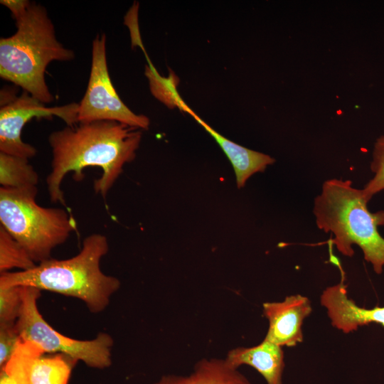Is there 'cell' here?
I'll use <instances>...</instances> for the list:
<instances>
[{"label":"cell","instance_id":"obj_1","mask_svg":"<svg viewBox=\"0 0 384 384\" xmlns=\"http://www.w3.org/2000/svg\"><path fill=\"white\" fill-rule=\"evenodd\" d=\"M141 139L139 129L110 120L79 123L52 132L48 137L51 171L46 178L50 201L65 206L61 189L65 176L73 171L74 179L81 181L87 166L102 170L93 188L105 198L124 165L135 159Z\"/></svg>","mask_w":384,"mask_h":384},{"label":"cell","instance_id":"obj_2","mask_svg":"<svg viewBox=\"0 0 384 384\" xmlns=\"http://www.w3.org/2000/svg\"><path fill=\"white\" fill-rule=\"evenodd\" d=\"M109 251L107 237L100 233L87 236L80 252L64 260L48 259L26 271L0 275L1 286H28L78 299L90 312L106 309L121 285L114 276L105 274L100 262Z\"/></svg>","mask_w":384,"mask_h":384},{"label":"cell","instance_id":"obj_3","mask_svg":"<svg viewBox=\"0 0 384 384\" xmlns=\"http://www.w3.org/2000/svg\"><path fill=\"white\" fill-rule=\"evenodd\" d=\"M14 19L16 32L0 39V76L42 103H50L53 97L45 80L46 67L54 60H72L74 53L57 41L54 26L41 5L31 3Z\"/></svg>","mask_w":384,"mask_h":384},{"label":"cell","instance_id":"obj_4","mask_svg":"<svg viewBox=\"0 0 384 384\" xmlns=\"http://www.w3.org/2000/svg\"><path fill=\"white\" fill-rule=\"evenodd\" d=\"M362 189L350 180L332 178L324 182L314 199L313 213L317 227L331 233V242L343 255L354 254L353 245L362 250L364 259L377 274L384 267V238L378 227L384 225V211L371 213Z\"/></svg>","mask_w":384,"mask_h":384},{"label":"cell","instance_id":"obj_5","mask_svg":"<svg viewBox=\"0 0 384 384\" xmlns=\"http://www.w3.org/2000/svg\"><path fill=\"white\" fill-rule=\"evenodd\" d=\"M37 194V186L1 187L0 225L38 264L51 258L52 250L68 239L76 224L65 209L39 206Z\"/></svg>","mask_w":384,"mask_h":384},{"label":"cell","instance_id":"obj_6","mask_svg":"<svg viewBox=\"0 0 384 384\" xmlns=\"http://www.w3.org/2000/svg\"><path fill=\"white\" fill-rule=\"evenodd\" d=\"M41 291L23 286V304L16 327L21 339L34 343L46 353H61L83 362L87 366L103 370L111 366L114 340L100 332L90 340L70 338L53 328L38 307Z\"/></svg>","mask_w":384,"mask_h":384},{"label":"cell","instance_id":"obj_7","mask_svg":"<svg viewBox=\"0 0 384 384\" xmlns=\"http://www.w3.org/2000/svg\"><path fill=\"white\" fill-rule=\"evenodd\" d=\"M78 123L110 120L147 129L150 121L137 114L122 101L111 81L106 58V36L97 35L92 42V64L87 87L78 104Z\"/></svg>","mask_w":384,"mask_h":384},{"label":"cell","instance_id":"obj_8","mask_svg":"<svg viewBox=\"0 0 384 384\" xmlns=\"http://www.w3.org/2000/svg\"><path fill=\"white\" fill-rule=\"evenodd\" d=\"M15 94L9 87L1 91L0 152L28 159L36 155V149L21 139L23 127L33 118L50 119L56 116L68 126L78 123V104L47 107L25 91L18 97Z\"/></svg>","mask_w":384,"mask_h":384},{"label":"cell","instance_id":"obj_9","mask_svg":"<svg viewBox=\"0 0 384 384\" xmlns=\"http://www.w3.org/2000/svg\"><path fill=\"white\" fill-rule=\"evenodd\" d=\"M45 353L34 343L21 339L0 370L16 384H68L78 361L61 353Z\"/></svg>","mask_w":384,"mask_h":384},{"label":"cell","instance_id":"obj_10","mask_svg":"<svg viewBox=\"0 0 384 384\" xmlns=\"http://www.w3.org/2000/svg\"><path fill=\"white\" fill-rule=\"evenodd\" d=\"M309 299L297 294L282 302H265L263 313L269 321L265 340L279 346H294L303 340L302 326L311 312Z\"/></svg>","mask_w":384,"mask_h":384},{"label":"cell","instance_id":"obj_11","mask_svg":"<svg viewBox=\"0 0 384 384\" xmlns=\"http://www.w3.org/2000/svg\"><path fill=\"white\" fill-rule=\"evenodd\" d=\"M341 274V282L327 287L321 296L332 325L346 334L370 323L384 326V306L366 309L356 305L348 297L343 272Z\"/></svg>","mask_w":384,"mask_h":384},{"label":"cell","instance_id":"obj_12","mask_svg":"<svg viewBox=\"0 0 384 384\" xmlns=\"http://www.w3.org/2000/svg\"><path fill=\"white\" fill-rule=\"evenodd\" d=\"M183 105L181 110L193 117L221 147L233 167L238 188L243 187L253 174L265 171L268 166L274 163V159L270 156L247 149L223 137L202 120L185 103Z\"/></svg>","mask_w":384,"mask_h":384},{"label":"cell","instance_id":"obj_13","mask_svg":"<svg viewBox=\"0 0 384 384\" xmlns=\"http://www.w3.org/2000/svg\"><path fill=\"white\" fill-rule=\"evenodd\" d=\"M233 368L248 365L257 370L267 384H282L284 366L282 347L265 339L252 347H237L228 353L225 358Z\"/></svg>","mask_w":384,"mask_h":384},{"label":"cell","instance_id":"obj_14","mask_svg":"<svg viewBox=\"0 0 384 384\" xmlns=\"http://www.w3.org/2000/svg\"><path fill=\"white\" fill-rule=\"evenodd\" d=\"M154 384H251L247 378L230 366L225 359L203 358L188 375H162Z\"/></svg>","mask_w":384,"mask_h":384},{"label":"cell","instance_id":"obj_15","mask_svg":"<svg viewBox=\"0 0 384 384\" xmlns=\"http://www.w3.org/2000/svg\"><path fill=\"white\" fill-rule=\"evenodd\" d=\"M38 174L28 159L0 152L1 187L22 188L37 186Z\"/></svg>","mask_w":384,"mask_h":384},{"label":"cell","instance_id":"obj_16","mask_svg":"<svg viewBox=\"0 0 384 384\" xmlns=\"http://www.w3.org/2000/svg\"><path fill=\"white\" fill-rule=\"evenodd\" d=\"M36 265L23 247L0 225V273L14 268L26 271Z\"/></svg>","mask_w":384,"mask_h":384},{"label":"cell","instance_id":"obj_17","mask_svg":"<svg viewBox=\"0 0 384 384\" xmlns=\"http://www.w3.org/2000/svg\"><path fill=\"white\" fill-rule=\"evenodd\" d=\"M23 304V286L0 285V326L15 325Z\"/></svg>","mask_w":384,"mask_h":384},{"label":"cell","instance_id":"obj_18","mask_svg":"<svg viewBox=\"0 0 384 384\" xmlns=\"http://www.w3.org/2000/svg\"><path fill=\"white\" fill-rule=\"evenodd\" d=\"M370 168L373 176L362 189L368 202L374 195L384 191V135L377 138L374 143Z\"/></svg>","mask_w":384,"mask_h":384},{"label":"cell","instance_id":"obj_19","mask_svg":"<svg viewBox=\"0 0 384 384\" xmlns=\"http://www.w3.org/2000/svg\"><path fill=\"white\" fill-rule=\"evenodd\" d=\"M21 339L16 324L0 326V368L10 359Z\"/></svg>","mask_w":384,"mask_h":384},{"label":"cell","instance_id":"obj_20","mask_svg":"<svg viewBox=\"0 0 384 384\" xmlns=\"http://www.w3.org/2000/svg\"><path fill=\"white\" fill-rule=\"evenodd\" d=\"M1 4L6 6L12 13L14 18L23 14L31 2L26 0H3Z\"/></svg>","mask_w":384,"mask_h":384},{"label":"cell","instance_id":"obj_21","mask_svg":"<svg viewBox=\"0 0 384 384\" xmlns=\"http://www.w3.org/2000/svg\"><path fill=\"white\" fill-rule=\"evenodd\" d=\"M0 384H16L4 370H0Z\"/></svg>","mask_w":384,"mask_h":384}]
</instances>
